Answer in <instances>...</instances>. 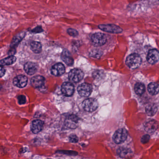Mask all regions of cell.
I'll list each match as a JSON object with an SVG mask.
<instances>
[{
  "mask_svg": "<svg viewBox=\"0 0 159 159\" xmlns=\"http://www.w3.org/2000/svg\"><path fill=\"white\" fill-rule=\"evenodd\" d=\"M142 63L141 57L137 54L134 53L127 57L125 60L126 66L131 69L134 70L140 66Z\"/></svg>",
  "mask_w": 159,
  "mask_h": 159,
  "instance_id": "obj_1",
  "label": "cell"
},
{
  "mask_svg": "<svg viewBox=\"0 0 159 159\" xmlns=\"http://www.w3.org/2000/svg\"><path fill=\"white\" fill-rule=\"evenodd\" d=\"M92 43L97 47L103 46L107 43V37L105 34L100 32H97L91 37Z\"/></svg>",
  "mask_w": 159,
  "mask_h": 159,
  "instance_id": "obj_2",
  "label": "cell"
},
{
  "mask_svg": "<svg viewBox=\"0 0 159 159\" xmlns=\"http://www.w3.org/2000/svg\"><path fill=\"white\" fill-rule=\"evenodd\" d=\"M82 107L85 111L93 112L97 109L98 103L94 98H87L83 102Z\"/></svg>",
  "mask_w": 159,
  "mask_h": 159,
  "instance_id": "obj_3",
  "label": "cell"
},
{
  "mask_svg": "<svg viewBox=\"0 0 159 159\" xmlns=\"http://www.w3.org/2000/svg\"><path fill=\"white\" fill-rule=\"evenodd\" d=\"M84 73L79 69H73L70 71L68 74L69 79L73 83H78L83 79Z\"/></svg>",
  "mask_w": 159,
  "mask_h": 159,
  "instance_id": "obj_4",
  "label": "cell"
},
{
  "mask_svg": "<svg viewBox=\"0 0 159 159\" xmlns=\"http://www.w3.org/2000/svg\"><path fill=\"white\" fill-rule=\"evenodd\" d=\"M128 136V133L126 129L121 128L118 129L115 132L113 136V139L116 144H120L124 142Z\"/></svg>",
  "mask_w": 159,
  "mask_h": 159,
  "instance_id": "obj_5",
  "label": "cell"
},
{
  "mask_svg": "<svg viewBox=\"0 0 159 159\" xmlns=\"http://www.w3.org/2000/svg\"><path fill=\"white\" fill-rule=\"evenodd\" d=\"M98 28L105 32L113 34H119L122 32V29L118 26L112 24L100 25L98 26Z\"/></svg>",
  "mask_w": 159,
  "mask_h": 159,
  "instance_id": "obj_6",
  "label": "cell"
},
{
  "mask_svg": "<svg viewBox=\"0 0 159 159\" xmlns=\"http://www.w3.org/2000/svg\"><path fill=\"white\" fill-rule=\"evenodd\" d=\"M93 91L92 85L88 83L81 84L78 87V92L81 96L87 97L91 95Z\"/></svg>",
  "mask_w": 159,
  "mask_h": 159,
  "instance_id": "obj_7",
  "label": "cell"
},
{
  "mask_svg": "<svg viewBox=\"0 0 159 159\" xmlns=\"http://www.w3.org/2000/svg\"><path fill=\"white\" fill-rule=\"evenodd\" d=\"M79 123V118L75 115H69L65 120V125L71 129L77 128Z\"/></svg>",
  "mask_w": 159,
  "mask_h": 159,
  "instance_id": "obj_8",
  "label": "cell"
},
{
  "mask_svg": "<svg viewBox=\"0 0 159 159\" xmlns=\"http://www.w3.org/2000/svg\"><path fill=\"white\" fill-rule=\"evenodd\" d=\"M62 93L66 96H71L74 93V86L70 82H65L62 84L61 87Z\"/></svg>",
  "mask_w": 159,
  "mask_h": 159,
  "instance_id": "obj_9",
  "label": "cell"
},
{
  "mask_svg": "<svg viewBox=\"0 0 159 159\" xmlns=\"http://www.w3.org/2000/svg\"><path fill=\"white\" fill-rule=\"evenodd\" d=\"M159 60V52L156 49L150 50L147 56V61L151 65L156 64Z\"/></svg>",
  "mask_w": 159,
  "mask_h": 159,
  "instance_id": "obj_10",
  "label": "cell"
},
{
  "mask_svg": "<svg viewBox=\"0 0 159 159\" xmlns=\"http://www.w3.org/2000/svg\"><path fill=\"white\" fill-rule=\"evenodd\" d=\"M28 78L25 75H20L16 76L13 80L14 85L19 88H23L26 86Z\"/></svg>",
  "mask_w": 159,
  "mask_h": 159,
  "instance_id": "obj_11",
  "label": "cell"
},
{
  "mask_svg": "<svg viewBox=\"0 0 159 159\" xmlns=\"http://www.w3.org/2000/svg\"><path fill=\"white\" fill-rule=\"evenodd\" d=\"M158 123L155 120H152L147 121L144 125L145 131L149 134H152L157 130L158 128Z\"/></svg>",
  "mask_w": 159,
  "mask_h": 159,
  "instance_id": "obj_12",
  "label": "cell"
},
{
  "mask_svg": "<svg viewBox=\"0 0 159 159\" xmlns=\"http://www.w3.org/2000/svg\"><path fill=\"white\" fill-rule=\"evenodd\" d=\"M65 70L66 68L64 65L62 63H59L55 64L52 67L51 72L54 76L58 77L63 75L65 73Z\"/></svg>",
  "mask_w": 159,
  "mask_h": 159,
  "instance_id": "obj_13",
  "label": "cell"
},
{
  "mask_svg": "<svg viewBox=\"0 0 159 159\" xmlns=\"http://www.w3.org/2000/svg\"><path fill=\"white\" fill-rule=\"evenodd\" d=\"M45 79L43 76L37 75L31 79V84L35 88H41L44 85Z\"/></svg>",
  "mask_w": 159,
  "mask_h": 159,
  "instance_id": "obj_14",
  "label": "cell"
},
{
  "mask_svg": "<svg viewBox=\"0 0 159 159\" xmlns=\"http://www.w3.org/2000/svg\"><path fill=\"white\" fill-rule=\"evenodd\" d=\"M24 70L28 75H32L36 73L38 70V66L34 62H27L24 66Z\"/></svg>",
  "mask_w": 159,
  "mask_h": 159,
  "instance_id": "obj_15",
  "label": "cell"
},
{
  "mask_svg": "<svg viewBox=\"0 0 159 159\" xmlns=\"http://www.w3.org/2000/svg\"><path fill=\"white\" fill-rule=\"evenodd\" d=\"M44 123L41 120H35L32 122L30 128L32 133L35 134H38L41 131L43 128Z\"/></svg>",
  "mask_w": 159,
  "mask_h": 159,
  "instance_id": "obj_16",
  "label": "cell"
},
{
  "mask_svg": "<svg viewBox=\"0 0 159 159\" xmlns=\"http://www.w3.org/2000/svg\"><path fill=\"white\" fill-rule=\"evenodd\" d=\"M61 59L68 66L73 65L74 60L71 57L70 52L68 50H64L61 55Z\"/></svg>",
  "mask_w": 159,
  "mask_h": 159,
  "instance_id": "obj_17",
  "label": "cell"
},
{
  "mask_svg": "<svg viewBox=\"0 0 159 159\" xmlns=\"http://www.w3.org/2000/svg\"><path fill=\"white\" fill-rule=\"evenodd\" d=\"M26 35V32L25 31H22L18 34H16L12 40L11 43V47L14 48L16 46H17L25 38Z\"/></svg>",
  "mask_w": 159,
  "mask_h": 159,
  "instance_id": "obj_18",
  "label": "cell"
},
{
  "mask_svg": "<svg viewBox=\"0 0 159 159\" xmlns=\"http://www.w3.org/2000/svg\"><path fill=\"white\" fill-rule=\"evenodd\" d=\"M148 91L152 95H155L159 93V84L152 82L148 85Z\"/></svg>",
  "mask_w": 159,
  "mask_h": 159,
  "instance_id": "obj_19",
  "label": "cell"
},
{
  "mask_svg": "<svg viewBox=\"0 0 159 159\" xmlns=\"http://www.w3.org/2000/svg\"><path fill=\"white\" fill-rule=\"evenodd\" d=\"M30 47L32 52L35 53H39L42 52V46L40 43L32 41L30 43Z\"/></svg>",
  "mask_w": 159,
  "mask_h": 159,
  "instance_id": "obj_20",
  "label": "cell"
},
{
  "mask_svg": "<svg viewBox=\"0 0 159 159\" xmlns=\"http://www.w3.org/2000/svg\"><path fill=\"white\" fill-rule=\"evenodd\" d=\"M16 60V57L11 55L1 60L0 63H1V66H10V65H12L14 63H15Z\"/></svg>",
  "mask_w": 159,
  "mask_h": 159,
  "instance_id": "obj_21",
  "label": "cell"
},
{
  "mask_svg": "<svg viewBox=\"0 0 159 159\" xmlns=\"http://www.w3.org/2000/svg\"><path fill=\"white\" fill-rule=\"evenodd\" d=\"M157 106L154 104H149L146 108V112L149 116H153L157 112Z\"/></svg>",
  "mask_w": 159,
  "mask_h": 159,
  "instance_id": "obj_22",
  "label": "cell"
},
{
  "mask_svg": "<svg viewBox=\"0 0 159 159\" xmlns=\"http://www.w3.org/2000/svg\"><path fill=\"white\" fill-rule=\"evenodd\" d=\"M134 91L138 95H142L145 91V86L141 83H137L135 85Z\"/></svg>",
  "mask_w": 159,
  "mask_h": 159,
  "instance_id": "obj_23",
  "label": "cell"
},
{
  "mask_svg": "<svg viewBox=\"0 0 159 159\" xmlns=\"http://www.w3.org/2000/svg\"><path fill=\"white\" fill-rule=\"evenodd\" d=\"M117 153L122 157H125L129 153V150L125 148H120L117 150Z\"/></svg>",
  "mask_w": 159,
  "mask_h": 159,
  "instance_id": "obj_24",
  "label": "cell"
},
{
  "mask_svg": "<svg viewBox=\"0 0 159 159\" xmlns=\"http://www.w3.org/2000/svg\"><path fill=\"white\" fill-rule=\"evenodd\" d=\"M102 54V53L101 51H99V50H94L90 52L89 55L91 57H94V58H99Z\"/></svg>",
  "mask_w": 159,
  "mask_h": 159,
  "instance_id": "obj_25",
  "label": "cell"
},
{
  "mask_svg": "<svg viewBox=\"0 0 159 159\" xmlns=\"http://www.w3.org/2000/svg\"><path fill=\"white\" fill-rule=\"evenodd\" d=\"M68 34L71 37H76L79 35V32L76 30L72 28H69L67 30Z\"/></svg>",
  "mask_w": 159,
  "mask_h": 159,
  "instance_id": "obj_26",
  "label": "cell"
},
{
  "mask_svg": "<svg viewBox=\"0 0 159 159\" xmlns=\"http://www.w3.org/2000/svg\"><path fill=\"white\" fill-rule=\"evenodd\" d=\"M18 103L20 105L25 104L26 101V98L24 95H20L18 97Z\"/></svg>",
  "mask_w": 159,
  "mask_h": 159,
  "instance_id": "obj_27",
  "label": "cell"
},
{
  "mask_svg": "<svg viewBox=\"0 0 159 159\" xmlns=\"http://www.w3.org/2000/svg\"><path fill=\"white\" fill-rule=\"evenodd\" d=\"M69 140L72 143H77L79 140V139L76 135L71 134L70 136Z\"/></svg>",
  "mask_w": 159,
  "mask_h": 159,
  "instance_id": "obj_28",
  "label": "cell"
},
{
  "mask_svg": "<svg viewBox=\"0 0 159 159\" xmlns=\"http://www.w3.org/2000/svg\"><path fill=\"white\" fill-rule=\"evenodd\" d=\"M43 29L41 26H37V27L31 30V32L34 33V34L41 33V32H43Z\"/></svg>",
  "mask_w": 159,
  "mask_h": 159,
  "instance_id": "obj_29",
  "label": "cell"
},
{
  "mask_svg": "<svg viewBox=\"0 0 159 159\" xmlns=\"http://www.w3.org/2000/svg\"><path fill=\"white\" fill-rule=\"evenodd\" d=\"M150 139V136L148 134L144 135L141 138V141L143 144H145L149 141Z\"/></svg>",
  "mask_w": 159,
  "mask_h": 159,
  "instance_id": "obj_30",
  "label": "cell"
},
{
  "mask_svg": "<svg viewBox=\"0 0 159 159\" xmlns=\"http://www.w3.org/2000/svg\"><path fill=\"white\" fill-rule=\"evenodd\" d=\"M6 70L5 69L2 67V66H1V70H0V74H1V77H2V76H4L5 74Z\"/></svg>",
  "mask_w": 159,
  "mask_h": 159,
  "instance_id": "obj_31",
  "label": "cell"
}]
</instances>
